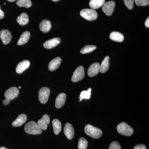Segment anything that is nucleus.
<instances>
[{"label": "nucleus", "mask_w": 149, "mask_h": 149, "mask_svg": "<svg viewBox=\"0 0 149 149\" xmlns=\"http://www.w3.org/2000/svg\"><path fill=\"white\" fill-rule=\"evenodd\" d=\"M24 131L27 134L38 135L41 134L42 130L37 123L34 121L27 123L24 127Z\"/></svg>", "instance_id": "f257e3e1"}, {"label": "nucleus", "mask_w": 149, "mask_h": 149, "mask_svg": "<svg viewBox=\"0 0 149 149\" xmlns=\"http://www.w3.org/2000/svg\"><path fill=\"white\" fill-rule=\"evenodd\" d=\"M85 132L88 136L95 139L100 138L102 134V132L101 129L94 127L90 124H88L85 126Z\"/></svg>", "instance_id": "f03ea898"}, {"label": "nucleus", "mask_w": 149, "mask_h": 149, "mask_svg": "<svg viewBox=\"0 0 149 149\" xmlns=\"http://www.w3.org/2000/svg\"><path fill=\"white\" fill-rule=\"evenodd\" d=\"M117 130L119 134L123 136H130L133 135L134 130L133 128L128 125L126 123L122 122L117 126Z\"/></svg>", "instance_id": "7ed1b4c3"}, {"label": "nucleus", "mask_w": 149, "mask_h": 149, "mask_svg": "<svg viewBox=\"0 0 149 149\" xmlns=\"http://www.w3.org/2000/svg\"><path fill=\"white\" fill-rule=\"evenodd\" d=\"M80 15L82 17L88 21L95 20L97 17V13L93 9H84L80 11Z\"/></svg>", "instance_id": "20e7f679"}, {"label": "nucleus", "mask_w": 149, "mask_h": 149, "mask_svg": "<svg viewBox=\"0 0 149 149\" xmlns=\"http://www.w3.org/2000/svg\"><path fill=\"white\" fill-rule=\"evenodd\" d=\"M85 73L84 67L83 66H80L75 70L73 73L71 78L72 82L74 83L78 82L85 77Z\"/></svg>", "instance_id": "39448f33"}, {"label": "nucleus", "mask_w": 149, "mask_h": 149, "mask_svg": "<svg viewBox=\"0 0 149 149\" xmlns=\"http://www.w3.org/2000/svg\"><path fill=\"white\" fill-rule=\"evenodd\" d=\"M50 91L49 88L43 87L40 89L39 92V99L42 104H45L47 102Z\"/></svg>", "instance_id": "423d86ee"}, {"label": "nucleus", "mask_w": 149, "mask_h": 149, "mask_svg": "<svg viewBox=\"0 0 149 149\" xmlns=\"http://www.w3.org/2000/svg\"><path fill=\"white\" fill-rule=\"evenodd\" d=\"M115 6V3L113 1H110L105 3L102 7V10L107 16H110L113 12Z\"/></svg>", "instance_id": "0eeeda50"}, {"label": "nucleus", "mask_w": 149, "mask_h": 149, "mask_svg": "<svg viewBox=\"0 0 149 149\" xmlns=\"http://www.w3.org/2000/svg\"><path fill=\"white\" fill-rule=\"evenodd\" d=\"M19 93V91L16 87H11L9 88L4 94L6 98L9 100H13L17 97Z\"/></svg>", "instance_id": "6e6552de"}, {"label": "nucleus", "mask_w": 149, "mask_h": 149, "mask_svg": "<svg viewBox=\"0 0 149 149\" xmlns=\"http://www.w3.org/2000/svg\"><path fill=\"white\" fill-rule=\"evenodd\" d=\"M0 37L3 44L6 45L10 42L12 39V35L9 30L4 29L1 31Z\"/></svg>", "instance_id": "1a4fd4ad"}, {"label": "nucleus", "mask_w": 149, "mask_h": 149, "mask_svg": "<svg viewBox=\"0 0 149 149\" xmlns=\"http://www.w3.org/2000/svg\"><path fill=\"white\" fill-rule=\"evenodd\" d=\"M100 65L98 63H95L91 65L88 69V74L90 77H93L98 74L100 71Z\"/></svg>", "instance_id": "9d476101"}, {"label": "nucleus", "mask_w": 149, "mask_h": 149, "mask_svg": "<svg viewBox=\"0 0 149 149\" xmlns=\"http://www.w3.org/2000/svg\"><path fill=\"white\" fill-rule=\"evenodd\" d=\"M50 121V120L49 115L45 114L43 116L41 119L38 120L37 124L42 130H46L47 128L48 125Z\"/></svg>", "instance_id": "9b49d317"}, {"label": "nucleus", "mask_w": 149, "mask_h": 149, "mask_svg": "<svg viewBox=\"0 0 149 149\" xmlns=\"http://www.w3.org/2000/svg\"><path fill=\"white\" fill-rule=\"evenodd\" d=\"M64 133L67 138L69 140H71L74 137V130L72 125L67 123L65 125Z\"/></svg>", "instance_id": "f8f14e48"}, {"label": "nucleus", "mask_w": 149, "mask_h": 149, "mask_svg": "<svg viewBox=\"0 0 149 149\" xmlns=\"http://www.w3.org/2000/svg\"><path fill=\"white\" fill-rule=\"evenodd\" d=\"M61 41L60 38H53L45 42L44 44V47L47 49H52L57 46L60 43Z\"/></svg>", "instance_id": "ddd939ff"}, {"label": "nucleus", "mask_w": 149, "mask_h": 149, "mask_svg": "<svg viewBox=\"0 0 149 149\" xmlns=\"http://www.w3.org/2000/svg\"><path fill=\"white\" fill-rule=\"evenodd\" d=\"M66 99V95L62 93L58 95L56 100L55 107L56 108L60 109L64 105Z\"/></svg>", "instance_id": "4468645a"}, {"label": "nucleus", "mask_w": 149, "mask_h": 149, "mask_svg": "<svg viewBox=\"0 0 149 149\" xmlns=\"http://www.w3.org/2000/svg\"><path fill=\"white\" fill-rule=\"evenodd\" d=\"M62 60L60 57H56L53 59L50 62L49 65V69L50 71H53L57 69L59 67Z\"/></svg>", "instance_id": "2eb2a0df"}, {"label": "nucleus", "mask_w": 149, "mask_h": 149, "mask_svg": "<svg viewBox=\"0 0 149 149\" xmlns=\"http://www.w3.org/2000/svg\"><path fill=\"white\" fill-rule=\"evenodd\" d=\"M52 28L50 21L48 19H43L40 24V30L43 33H47Z\"/></svg>", "instance_id": "dca6fc26"}, {"label": "nucleus", "mask_w": 149, "mask_h": 149, "mask_svg": "<svg viewBox=\"0 0 149 149\" xmlns=\"http://www.w3.org/2000/svg\"><path fill=\"white\" fill-rule=\"evenodd\" d=\"M27 116L25 114H21L17 117L15 120L12 123L13 127H19L23 125L27 121Z\"/></svg>", "instance_id": "f3484780"}, {"label": "nucleus", "mask_w": 149, "mask_h": 149, "mask_svg": "<svg viewBox=\"0 0 149 149\" xmlns=\"http://www.w3.org/2000/svg\"><path fill=\"white\" fill-rule=\"evenodd\" d=\"M29 65H30V62L29 61L24 60L21 61L17 66L16 72L19 74L22 73L29 67Z\"/></svg>", "instance_id": "a211bd4d"}, {"label": "nucleus", "mask_w": 149, "mask_h": 149, "mask_svg": "<svg viewBox=\"0 0 149 149\" xmlns=\"http://www.w3.org/2000/svg\"><path fill=\"white\" fill-rule=\"evenodd\" d=\"M109 66V58L107 56L102 62V64L100 65V71L101 73H104L108 70Z\"/></svg>", "instance_id": "6ab92c4d"}, {"label": "nucleus", "mask_w": 149, "mask_h": 149, "mask_svg": "<svg viewBox=\"0 0 149 149\" xmlns=\"http://www.w3.org/2000/svg\"><path fill=\"white\" fill-rule=\"evenodd\" d=\"M111 40L116 42H122L124 40V36L121 33L117 32H113L110 35Z\"/></svg>", "instance_id": "aec40b11"}, {"label": "nucleus", "mask_w": 149, "mask_h": 149, "mask_svg": "<svg viewBox=\"0 0 149 149\" xmlns=\"http://www.w3.org/2000/svg\"><path fill=\"white\" fill-rule=\"evenodd\" d=\"M30 34L28 31L23 32L20 36L17 44L19 46L22 45L27 42L30 38Z\"/></svg>", "instance_id": "412c9836"}, {"label": "nucleus", "mask_w": 149, "mask_h": 149, "mask_svg": "<svg viewBox=\"0 0 149 149\" xmlns=\"http://www.w3.org/2000/svg\"><path fill=\"white\" fill-rule=\"evenodd\" d=\"M105 2V0H91L89 6L91 9H97L103 6Z\"/></svg>", "instance_id": "4be33fe9"}, {"label": "nucleus", "mask_w": 149, "mask_h": 149, "mask_svg": "<svg viewBox=\"0 0 149 149\" xmlns=\"http://www.w3.org/2000/svg\"><path fill=\"white\" fill-rule=\"evenodd\" d=\"M17 22L21 26L26 25L29 22V17L27 14L23 13L17 17Z\"/></svg>", "instance_id": "5701e85b"}, {"label": "nucleus", "mask_w": 149, "mask_h": 149, "mask_svg": "<svg viewBox=\"0 0 149 149\" xmlns=\"http://www.w3.org/2000/svg\"><path fill=\"white\" fill-rule=\"evenodd\" d=\"M54 133L56 135H58L61 130V123L59 120L57 119H54L52 121Z\"/></svg>", "instance_id": "b1692460"}, {"label": "nucleus", "mask_w": 149, "mask_h": 149, "mask_svg": "<svg viewBox=\"0 0 149 149\" xmlns=\"http://www.w3.org/2000/svg\"><path fill=\"white\" fill-rule=\"evenodd\" d=\"M17 5L20 7L28 8L32 6V2L30 0H17Z\"/></svg>", "instance_id": "393cba45"}, {"label": "nucleus", "mask_w": 149, "mask_h": 149, "mask_svg": "<svg viewBox=\"0 0 149 149\" xmlns=\"http://www.w3.org/2000/svg\"><path fill=\"white\" fill-rule=\"evenodd\" d=\"M92 89L89 88L87 91H83L80 93V101H81L83 99H89L91 98V92Z\"/></svg>", "instance_id": "a878e982"}, {"label": "nucleus", "mask_w": 149, "mask_h": 149, "mask_svg": "<svg viewBox=\"0 0 149 149\" xmlns=\"http://www.w3.org/2000/svg\"><path fill=\"white\" fill-rule=\"evenodd\" d=\"M97 47L95 46L87 45L81 49L80 53L82 54L89 53L96 49Z\"/></svg>", "instance_id": "bb28decb"}, {"label": "nucleus", "mask_w": 149, "mask_h": 149, "mask_svg": "<svg viewBox=\"0 0 149 149\" xmlns=\"http://www.w3.org/2000/svg\"><path fill=\"white\" fill-rule=\"evenodd\" d=\"M88 145V141L85 138H80L78 142V149H87Z\"/></svg>", "instance_id": "cd10ccee"}, {"label": "nucleus", "mask_w": 149, "mask_h": 149, "mask_svg": "<svg viewBox=\"0 0 149 149\" xmlns=\"http://www.w3.org/2000/svg\"><path fill=\"white\" fill-rule=\"evenodd\" d=\"M136 5L146 6L149 4V0H134Z\"/></svg>", "instance_id": "c85d7f7f"}, {"label": "nucleus", "mask_w": 149, "mask_h": 149, "mask_svg": "<svg viewBox=\"0 0 149 149\" xmlns=\"http://www.w3.org/2000/svg\"><path fill=\"white\" fill-rule=\"evenodd\" d=\"M124 4L129 9L131 10L133 8L134 0H123Z\"/></svg>", "instance_id": "c756f323"}, {"label": "nucleus", "mask_w": 149, "mask_h": 149, "mask_svg": "<svg viewBox=\"0 0 149 149\" xmlns=\"http://www.w3.org/2000/svg\"><path fill=\"white\" fill-rule=\"evenodd\" d=\"M109 149H121V146L117 141H113L110 145Z\"/></svg>", "instance_id": "7c9ffc66"}, {"label": "nucleus", "mask_w": 149, "mask_h": 149, "mask_svg": "<svg viewBox=\"0 0 149 149\" xmlns=\"http://www.w3.org/2000/svg\"><path fill=\"white\" fill-rule=\"evenodd\" d=\"M133 149H146V147L143 144H139L134 147Z\"/></svg>", "instance_id": "2f4dec72"}, {"label": "nucleus", "mask_w": 149, "mask_h": 149, "mask_svg": "<svg viewBox=\"0 0 149 149\" xmlns=\"http://www.w3.org/2000/svg\"><path fill=\"white\" fill-rule=\"evenodd\" d=\"M4 13L1 10V7H0V19H2L4 17Z\"/></svg>", "instance_id": "473e14b6"}, {"label": "nucleus", "mask_w": 149, "mask_h": 149, "mask_svg": "<svg viewBox=\"0 0 149 149\" xmlns=\"http://www.w3.org/2000/svg\"><path fill=\"white\" fill-rule=\"evenodd\" d=\"M10 102V100L6 98L3 101V104L5 105H7L8 104H9Z\"/></svg>", "instance_id": "72a5a7b5"}, {"label": "nucleus", "mask_w": 149, "mask_h": 149, "mask_svg": "<svg viewBox=\"0 0 149 149\" xmlns=\"http://www.w3.org/2000/svg\"><path fill=\"white\" fill-rule=\"evenodd\" d=\"M145 25H146V27H148V28H149V17H148V18L146 20V22H145Z\"/></svg>", "instance_id": "f704fd0d"}, {"label": "nucleus", "mask_w": 149, "mask_h": 149, "mask_svg": "<svg viewBox=\"0 0 149 149\" xmlns=\"http://www.w3.org/2000/svg\"><path fill=\"white\" fill-rule=\"evenodd\" d=\"M7 1L10 2H13L15 1V0H7Z\"/></svg>", "instance_id": "c9c22d12"}, {"label": "nucleus", "mask_w": 149, "mask_h": 149, "mask_svg": "<svg viewBox=\"0 0 149 149\" xmlns=\"http://www.w3.org/2000/svg\"><path fill=\"white\" fill-rule=\"evenodd\" d=\"M0 149H9L6 148H5V147H2L0 148Z\"/></svg>", "instance_id": "e433bc0d"}, {"label": "nucleus", "mask_w": 149, "mask_h": 149, "mask_svg": "<svg viewBox=\"0 0 149 149\" xmlns=\"http://www.w3.org/2000/svg\"><path fill=\"white\" fill-rule=\"evenodd\" d=\"M52 1H53L56 2L58 1H59V0H52Z\"/></svg>", "instance_id": "4c0bfd02"}, {"label": "nucleus", "mask_w": 149, "mask_h": 149, "mask_svg": "<svg viewBox=\"0 0 149 149\" xmlns=\"http://www.w3.org/2000/svg\"><path fill=\"white\" fill-rule=\"evenodd\" d=\"M19 89H20V88H21L20 87H19Z\"/></svg>", "instance_id": "58836bf2"}]
</instances>
